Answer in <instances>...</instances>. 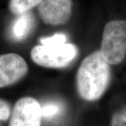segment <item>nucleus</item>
Instances as JSON below:
<instances>
[{"label": "nucleus", "mask_w": 126, "mask_h": 126, "mask_svg": "<svg viewBox=\"0 0 126 126\" xmlns=\"http://www.w3.org/2000/svg\"><path fill=\"white\" fill-rule=\"evenodd\" d=\"M110 79V64L100 50H95L83 59L78 69L76 77L78 94L87 102L97 101L107 90Z\"/></svg>", "instance_id": "1"}, {"label": "nucleus", "mask_w": 126, "mask_h": 126, "mask_svg": "<svg viewBox=\"0 0 126 126\" xmlns=\"http://www.w3.org/2000/svg\"><path fill=\"white\" fill-rule=\"evenodd\" d=\"M100 52L110 64H118L126 56V20L109 21L104 28Z\"/></svg>", "instance_id": "2"}, {"label": "nucleus", "mask_w": 126, "mask_h": 126, "mask_svg": "<svg viewBox=\"0 0 126 126\" xmlns=\"http://www.w3.org/2000/svg\"><path fill=\"white\" fill-rule=\"evenodd\" d=\"M77 47L71 43L58 46L36 45L30 53L32 60L41 67L52 69L66 67L76 58Z\"/></svg>", "instance_id": "3"}, {"label": "nucleus", "mask_w": 126, "mask_h": 126, "mask_svg": "<svg viewBox=\"0 0 126 126\" xmlns=\"http://www.w3.org/2000/svg\"><path fill=\"white\" fill-rule=\"evenodd\" d=\"M42 118L41 106L38 100L25 97L15 104L9 126H41Z\"/></svg>", "instance_id": "4"}, {"label": "nucleus", "mask_w": 126, "mask_h": 126, "mask_svg": "<svg viewBox=\"0 0 126 126\" xmlns=\"http://www.w3.org/2000/svg\"><path fill=\"white\" fill-rule=\"evenodd\" d=\"M72 5V0H43L38 6V12L45 24L62 25L71 18Z\"/></svg>", "instance_id": "5"}, {"label": "nucleus", "mask_w": 126, "mask_h": 126, "mask_svg": "<svg viewBox=\"0 0 126 126\" xmlns=\"http://www.w3.org/2000/svg\"><path fill=\"white\" fill-rule=\"evenodd\" d=\"M27 72V63L20 55H0V88L16 83L25 77Z\"/></svg>", "instance_id": "6"}, {"label": "nucleus", "mask_w": 126, "mask_h": 126, "mask_svg": "<svg viewBox=\"0 0 126 126\" xmlns=\"http://www.w3.org/2000/svg\"><path fill=\"white\" fill-rule=\"evenodd\" d=\"M34 18L32 14L20 15L13 24L11 32L16 40H22L29 34L34 26Z\"/></svg>", "instance_id": "7"}, {"label": "nucleus", "mask_w": 126, "mask_h": 126, "mask_svg": "<svg viewBox=\"0 0 126 126\" xmlns=\"http://www.w3.org/2000/svg\"><path fill=\"white\" fill-rule=\"evenodd\" d=\"M43 0H10L9 8L10 11L15 15H22L39 6Z\"/></svg>", "instance_id": "8"}, {"label": "nucleus", "mask_w": 126, "mask_h": 126, "mask_svg": "<svg viewBox=\"0 0 126 126\" xmlns=\"http://www.w3.org/2000/svg\"><path fill=\"white\" fill-rule=\"evenodd\" d=\"M67 37L64 34H55L52 36L44 37L40 39L41 45L44 46H58L66 43Z\"/></svg>", "instance_id": "9"}, {"label": "nucleus", "mask_w": 126, "mask_h": 126, "mask_svg": "<svg viewBox=\"0 0 126 126\" xmlns=\"http://www.w3.org/2000/svg\"><path fill=\"white\" fill-rule=\"evenodd\" d=\"M111 126H126V107L119 109L113 113Z\"/></svg>", "instance_id": "10"}, {"label": "nucleus", "mask_w": 126, "mask_h": 126, "mask_svg": "<svg viewBox=\"0 0 126 126\" xmlns=\"http://www.w3.org/2000/svg\"><path fill=\"white\" fill-rule=\"evenodd\" d=\"M60 106L57 103L48 102L41 106L42 117L50 118L56 116L60 112Z\"/></svg>", "instance_id": "11"}, {"label": "nucleus", "mask_w": 126, "mask_h": 126, "mask_svg": "<svg viewBox=\"0 0 126 126\" xmlns=\"http://www.w3.org/2000/svg\"><path fill=\"white\" fill-rule=\"evenodd\" d=\"M11 110L9 104L4 99H0V121H7L11 117Z\"/></svg>", "instance_id": "12"}]
</instances>
